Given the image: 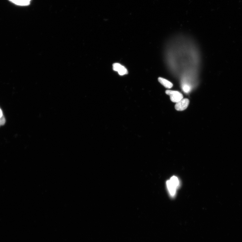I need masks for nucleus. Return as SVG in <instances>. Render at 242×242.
Here are the masks:
<instances>
[{
    "mask_svg": "<svg viewBox=\"0 0 242 242\" xmlns=\"http://www.w3.org/2000/svg\"><path fill=\"white\" fill-rule=\"evenodd\" d=\"M166 185L170 195L171 197H174L177 189L180 185V182L178 178L173 176L170 180L166 182Z\"/></svg>",
    "mask_w": 242,
    "mask_h": 242,
    "instance_id": "nucleus-1",
    "label": "nucleus"
},
{
    "mask_svg": "<svg viewBox=\"0 0 242 242\" xmlns=\"http://www.w3.org/2000/svg\"><path fill=\"white\" fill-rule=\"evenodd\" d=\"M165 93L170 96L171 101L174 103H177L183 98V95L177 91L167 90Z\"/></svg>",
    "mask_w": 242,
    "mask_h": 242,
    "instance_id": "nucleus-2",
    "label": "nucleus"
},
{
    "mask_svg": "<svg viewBox=\"0 0 242 242\" xmlns=\"http://www.w3.org/2000/svg\"><path fill=\"white\" fill-rule=\"evenodd\" d=\"M190 100L188 99H183L175 104V108L179 111H182L185 110L188 107Z\"/></svg>",
    "mask_w": 242,
    "mask_h": 242,
    "instance_id": "nucleus-3",
    "label": "nucleus"
},
{
    "mask_svg": "<svg viewBox=\"0 0 242 242\" xmlns=\"http://www.w3.org/2000/svg\"><path fill=\"white\" fill-rule=\"evenodd\" d=\"M113 69L117 72L121 76L124 75L128 73L127 69L119 63H115L113 65Z\"/></svg>",
    "mask_w": 242,
    "mask_h": 242,
    "instance_id": "nucleus-4",
    "label": "nucleus"
},
{
    "mask_svg": "<svg viewBox=\"0 0 242 242\" xmlns=\"http://www.w3.org/2000/svg\"><path fill=\"white\" fill-rule=\"evenodd\" d=\"M158 80L161 85L167 89H170L173 86V85L172 83L164 78L159 77L158 78Z\"/></svg>",
    "mask_w": 242,
    "mask_h": 242,
    "instance_id": "nucleus-5",
    "label": "nucleus"
},
{
    "mask_svg": "<svg viewBox=\"0 0 242 242\" xmlns=\"http://www.w3.org/2000/svg\"><path fill=\"white\" fill-rule=\"evenodd\" d=\"M9 1L16 5L25 6L29 5L31 0H9Z\"/></svg>",
    "mask_w": 242,
    "mask_h": 242,
    "instance_id": "nucleus-6",
    "label": "nucleus"
},
{
    "mask_svg": "<svg viewBox=\"0 0 242 242\" xmlns=\"http://www.w3.org/2000/svg\"><path fill=\"white\" fill-rule=\"evenodd\" d=\"M183 90L184 92L186 93H188L191 90V86L187 84V83H184L182 86Z\"/></svg>",
    "mask_w": 242,
    "mask_h": 242,
    "instance_id": "nucleus-7",
    "label": "nucleus"
},
{
    "mask_svg": "<svg viewBox=\"0 0 242 242\" xmlns=\"http://www.w3.org/2000/svg\"><path fill=\"white\" fill-rule=\"evenodd\" d=\"M5 118L3 116L1 117H0V126L4 125L5 124Z\"/></svg>",
    "mask_w": 242,
    "mask_h": 242,
    "instance_id": "nucleus-8",
    "label": "nucleus"
},
{
    "mask_svg": "<svg viewBox=\"0 0 242 242\" xmlns=\"http://www.w3.org/2000/svg\"><path fill=\"white\" fill-rule=\"evenodd\" d=\"M3 116V113L2 110L1 108H0V117H1Z\"/></svg>",
    "mask_w": 242,
    "mask_h": 242,
    "instance_id": "nucleus-9",
    "label": "nucleus"
}]
</instances>
